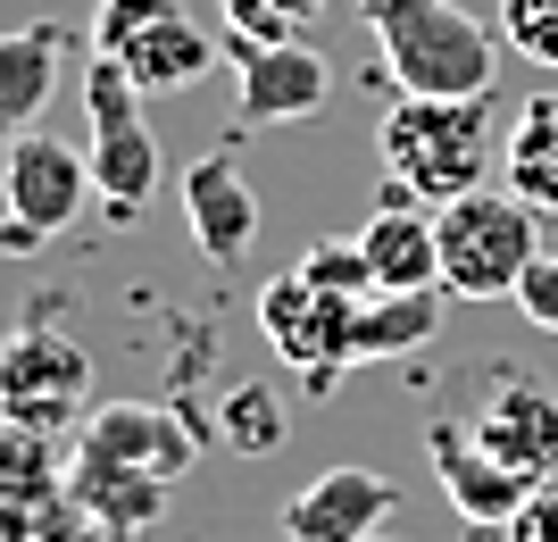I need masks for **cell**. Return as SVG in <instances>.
Listing matches in <instances>:
<instances>
[{
	"mask_svg": "<svg viewBox=\"0 0 558 542\" xmlns=\"http://www.w3.org/2000/svg\"><path fill=\"white\" fill-rule=\"evenodd\" d=\"M375 150H384V176L409 184L425 209H442L459 192L484 184L492 167V100H417L400 93L375 125Z\"/></svg>",
	"mask_w": 558,
	"mask_h": 542,
	"instance_id": "7a4b0ae2",
	"label": "cell"
},
{
	"mask_svg": "<svg viewBox=\"0 0 558 542\" xmlns=\"http://www.w3.org/2000/svg\"><path fill=\"white\" fill-rule=\"evenodd\" d=\"M217 425H201L192 409L175 401H100L93 418H84V450H109V459H125V468H150V475H175L201 459V443H209Z\"/></svg>",
	"mask_w": 558,
	"mask_h": 542,
	"instance_id": "8fae6325",
	"label": "cell"
},
{
	"mask_svg": "<svg viewBox=\"0 0 558 542\" xmlns=\"http://www.w3.org/2000/svg\"><path fill=\"white\" fill-rule=\"evenodd\" d=\"M367 542H392V534H367Z\"/></svg>",
	"mask_w": 558,
	"mask_h": 542,
	"instance_id": "83f0119b",
	"label": "cell"
},
{
	"mask_svg": "<svg viewBox=\"0 0 558 542\" xmlns=\"http://www.w3.org/2000/svg\"><path fill=\"white\" fill-rule=\"evenodd\" d=\"M301 276L317 284V292H333V301H375V267H367V242L359 234H326L301 251Z\"/></svg>",
	"mask_w": 558,
	"mask_h": 542,
	"instance_id": "7402d4cb",
	"label": "cell"
},
{
	"mask_svg": "<svg viewBox=\"0 0 558 542\" xmlns=\"http://www.w3.org/2000/svg\"><path fill=\"white\" fill-rule=\"evenodd\" d=\"M425 450H434V484L450 493V509L466 518V534L475 542H509V518L534 501V484H525L517 468H500V459L475 443V425H459V418L425 425Z\"/></svg>",
	"mask_w": 558,
	"mask_h": 542,
	"instance_id": "9c48e42d",
	"label": "cell"
},
{
	"mask_svg": "<svg viewBox=\"0 0 558 542\" xmlns=\"http://www.w3.org/2000/svg\"><path fill=\"white\" fill-rule=\"evenodd\" d=\"M434 334H442V292H375L359 309L350 359H400V351H425Z\"/></svg>",
	"mask_w": 558,
	"mask_h": 542,
	"instance_id": "d6986e66",
	"label": "cell"
},
{
	"mask_svg": "<svg viewBox=\"0 0 558 542\" xmlns=\"http://www.w3.org/2000/svg\"><path fill=\"white\" fill-rule=\"evenodd\" d=\"M59 484V450H50L43 425L0 418V501H43Z\"/></svg>",
	"mask_w": 558,
	"mask_h": 542,
	"instance_id": "44dd1931",
	"label": "cell"
},
{
	"mask_svg": "<svg viewBox=\"0 0 558 542\" xmlns=\"http://www.w3.org/2000/svg\"><path fill=\"white\" fill-rule=\"evenodd\" d=\"M84 384H93V359H84V342H75V334H59V326H17L9 342H0V418L59 434V425L84 409Z\"/></svg>",
	"mask_w": 558,
	"mask_h": 542,
	"instance_id": "52a82bcc",
	"label": "cell"
},
{
	"mask_svg": "<svg viewBox=\"0 0 558 542\" xmlns=\"http://www.w3.org/2000/svg\"><path fill=\"white\" fill-rule=\"evenodd\" d=\"M84 150H93V201L109 226H134L159 192V134H150V93L117 59H93L84 68Z\"/></svg>",
	"mask_w": 558,
	"mask_h": 542,
	"instance_id": "277c9868",
	"label": "cell"
},
{
	"mask_svg": "<svg viewBox=\"0 0 558 542\" xmlns=\"http://www.w3.org/2000/svg\"><path fill=\"white\" fill-rule=\"evenodd\" d=\"M84 201H93V150H75V142L43 134V125L0 150V209H9L17 260L43 251L50 234H68L75 217H84Z\"/></svg>",
	"mask_w": 558,
	"mask_h": 542,
	"instance_id": "5b68a950",
	"label": "cell"
},
{
	"mask_svg": "<svg viewBox=\"0 0 558 542\" xmlns=\"http://www.w3.org/2000/svg\"><path fill=\"white\" fill-rule=\"evenodd\" d=\"M400 509V484L384 468H326L276 509L283 542H367Z\"/></svg>",
	"mask_w": 558,
	"mask_h": 542,
	"instance_id": "30bf717a",
	"label": "cell"
},
{
	"mask_svg": "<svg viewBox=\"0 0 558 542\" xmlns=\"http://www.w3.org/2000/svg\"><path fill=\"white\" fill-rule=\"evenodd\" d=\"M500 34H509L517 59L558 75V0H500Z\"/></svg>",
	"mask_w": 558,
	"mask_h": 542,
	"instance_id": "d4e9b609",
	"label": "cell"
},
{
	"mask_svg": "<svg viewBox=\"0 0 558 542\" xmlns=\"http://www.w3.org/2000/svg\"><path fill=\"white\" fill-rule=\"evenodd\" d=\"M375 34V59L392 75V93L417 100H492L500 84V50L509 34H492L459 0H359Z\"/></svg>",
	"mask_w": 558,
	"mask_h": 542,
	"instance_id": "6da1fadb",
	"label": "cell"
},
{
	"mask_svg": "<svg viewBox=\"0 0 558 542\" xmlns=\"http://www.w3.org/2000/svg\"><path fill=\"white\" fill-rule=\"evenodd\" d=\"M68 50H75V25H59V17H34V25H17V34H0V150L17 134H34V118H43L50 93H59Z\"/></svg>",
	"mask_w": 558,
	"mask_h": 542,
	"instance_id": "9a60e30c",
	"label": "cell"
},
{
	"mask_svg": "<svg viewBox=\"0 0 558 542\" xmlns=\"http://www.w3.org/2000/svg\"><path fill=\"white\" fill-rule=\"evenodd\" d=\"M233 59V109L242 125H301L333 100V68L292 34V43H251V34H226Z\"/></svg>",
	"mask_w": 558,
	"mask_h": 542,
	"instance_id": "ba28073f",
	"label": "cell"
},
{
	"mask_svg": "<svg viewBox=\"0 0 558 542\" xmlns=\"http://www.w3.org/2000/svg\"><path fill=\"white\" fill-rule=\"evenodd\" d=\"M475 443L500 459V468H517L525 484H550L558 475V393L534 376H500L492 384V401L475 409Z\"/></svg>",
	"mask_w": 558,
	"mask_h": 542,
	"instance_id": "7c38bea8",
	"label": "cell"
},
{
	"mask_svg": "<svg viewBox=\"0 0 558 542\" xmlns=\"http://www.w3.org/2000/svg\"><path fill=\"white\" fill-rule=\"evenodd\" d=\"M217 59H226V43H217V34H201L192 17H167V25H150V34L117 59V68L134 75L142 93H184V84H201Z\"/></svg>",
	"mask_w": 558,
	"mask_h": 542,
	"instance_id": "ac0fdd59",
	"label": "cell"
},
{
	"mask_svg": "<svg viewBox=\"0 0 558 542\" xmlns=\"http://www.w3.org/2000/svg\"><path fill=\"white\" fill-rule=\"evenodd\" d=\"M167 17H184V0H100L93 9V59H125V50Z\"/></svg>",
	"mask_w": 558,
	"mask_h": 542,
	"instance_id": "603a6c76",
	"label": "cell"
},
{
	"mask_svg": "<svg viewBox=\"0 0 558 542\" xmlns=\"http://www.w3.org/2000/svg\"><path fill=\"white\" fill-rule=\"evenodd\" d=\"M184 226H192V251L209 267H233L258 242V192L226 150H209V159L184 167Z\"/></svg>",
	"mask_w": 558,
	"mask_h": 542,
	"instance_id": "5bb4252c",
	"label": "cell"
},
{
	"mask_svg": "<svg viewBox=\"0 0 558 542\" xmlns=\"http://www.w3.org/2000/svg\"><path fill=\"white\" fill-rule=\"evenodd\" d=\"M75 501L93 509L109 534H142V526H159V509H167V475H150V468H125V459H109V450H84L75 443Z\"/></svg>",
	"mask_w": 558,
	"mask_h": 542,
	"instance_id": "2e32d148",
	"label": "cell"
},
{
	"mask_svg": "<svg viewBox=\"0 0 558 542\" xmlns=\"http://www.w3.org/2000/svg\"><path fill=\"white\" fill-rule=\"evenodd\" d=\"M500 176H509V192L534 217L558 226V93H534L517 109L509 142H500Z\"/></svg>",
	"mask_w": 558,
	"mask_h": 542,
	"instance_id": "e0dca14e",
	"label": "cell"
},
{
	"mask_svg": "<svg viewBox=\"0 0 558 542\" xmlns=\"http://www.w3.org/2000/svg\"><path fill=\"white\" fill-rule=\"evenodd\" d=\"M359 309L367 301H333V292H317L301 267L276 276V284H258V334H267V351H276L308 393H333V384H342Z\"/></svg>",
	"mask_w": 558,
	"mask_h": 542,
	"instance_id": "8992f818",
	"label": "cell"
},
{
	"mask_svg": "<svg viewBox=\"0 0 558 542\" xmlns=\"http://www.w3.org/2000/svg\"><path fill=\"white\" fill-rule=\"evenodd\" d=\"M375 267V292H442V242H434V209L409 184H384L375 217L359 226Z\"/></svg>",
	"mask_w": 558,
	"mask_h": 542,
	"instance_id": "4fadbf2b",
	"label": "cell"
},
{
	"mask_svg": "<svg viewBox=\"0 0 558 542\" xmlns=\"http://www.w3.org/2000/svg\"><path fill=\"white\" fill-rule=\"evenodd\" d=\"M283 393L276 384H226V401H217V443L233 450V459H267V450H283Z\"/></svg>",
	"mask_w": 558,
	"mask_h": 542,
	"instance_id": "ffe728a7",
	"label": "cell"
},
{
	"mask_svg": "<svg viewBox=\"0 0 558 542\" xmlns=\"http://www.w3.org/2000/svg\"><path fill=\"white\" fill-rule=\"evenodd\" d=\"M509 542H558V475H550V484H534V501L509 518Z\"/></svg>",
	"mask_w": 558,
	"mask_h": 542,
	"instance_id": "4316f807",
	"label": "cell"
},
{
	"mask_svg": "<svg viewBox=\"0 0 558 542\" xmlns=\"http://www.w3.org/2000/svg\"><path fill=\"white\" fill-rule=\"evenodd\" d=\"M226 34H251V43H292L308 17H326V0H217Z\"/></svg>",
	"mask_w": 558,
	"mask_h": 542,
	"instance_id": "cb8c5ba5",
	"label": "cell"
},
{
	"mask_svg": "<svg viewBox=\"0 0 558 542\" xmlns=\"http://www.w3.org/2000/svg\"><path fill=\"white\" fill-rule=\"evenodd\" d=\"M517 317L542 334H558V251H542L534 267H525V284H517Z\"/></svg>",
	"mask_w": 558,
	"mask_h": 542,
	"instance_id": "484cf974",
	"label": "cell"
},
{
	"mask_svg": "<svg viewBox=\"0 0 558 542\" xmlns=\"http://www.w3.org/2000/svg\"><path fill=\"white\" fill-rule=\"evenodd\" d=\"M434 242H442L450 301H517L525 267L542 260V217L509 184H475L434 209Z\"/></svg>",
	"mask_w": 558,
	"mask_h": 542,
	"instance_id": "3957f363",
	"label": "cell"
}]
</instances>
